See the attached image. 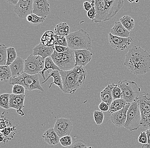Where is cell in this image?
Here are the masks:
<instances>
[{
    "label": "cell",
    "mask_w": 150,
    "mask_h": 148,
    "mask_svg": "<svg viewBox=\"0 0 150 148\" xmlns=\"http://www.w3.org/2000/svg\"><path fill=\"white\" fill-rule=\"evenodd\" d=\"M118 86L121 89L122 99L128 103H132L140 95V88L135 81L121 80Z\"/></svg>",
    "instance_id": "ba28073f"
},
{
    "label": "cell",
    "mask_w": 150,
    "mask_h": 148,
    "mask_svg": "<svg viewBox=\"0 0 150 148\" xmlns=\"http://www.w3.org/2000/svg\"><path fill=\"white\" fill-rule=\"evenodd\" d=\"M99 109L102 111H108L109 109V106L105 102H102L98 106Z\"/></svg>",
    "instance_id": "ee69618b"
},
{
    "label": "cell",
    "mask_w": 150,
    "mask_h": 148,
    "mask_svg": "<svg viewBox=\"0 0 150 148\" xmlns=\"http://www.w3.org/2000/svg\"><path fill=\"white\" fill-rule=\"evenodd\" d=\"M7 48L4 44L0 46V66L6 65L7 62Z\"/></svg>",
    "instance_id": "f1b7e54d"
},
{
    "label": "cell",
    "mask_w": 150,
    "mask_h": 148,
    "mask_svg": "<svg viewBox=\"0 0 150 148\" xmlns=\"http://www.w3.org/2000/svg\"><path fill=\"white\" fill-rule=\"evenodd\" d=\"M94 119L97 125H100L103 123L104 119V114L103 111L95 110L93 114Z\"/></svg>",
    "instance_id": "d6a6232c"
},
{
    "label": "cell",
    "mask_w": 150,
    "mask_h": 148,
    "mask_svg": "<svg viewBox=\"0 0 150 148\" xmlns=\"http://www.w3.org/2000/svg\"><path fill=\"white\" fill-rule=\"evenodd\" d=\"M24 62L23 58L18 57L10 65L12 77L19 76L24 73Z\"/></svg>",
    "instance_id": "ac0fdd59"
},
{
    "label": "cell",
    "mask_w": 150,
    "mask_h": 148,
    "mask_svg": "<svg viewBox=\"0 0 150 148\" xmlns=\"http://www.w3.org/2000/svg\"><path fill=\"white\" fill-rule=\"evenodd\" d=\"M45 60L41 56L31 54L25 60L24 73L31 75L40 73L45 68Z\"/></svg>",
    "instance_id": "30bf717a"
},
{
    "label": "cell",
    "mask_w": 150,
    "mask_h": 148,
    "mask_svg": "<svg viewBox=\"0 0 150 148\" xmlns=\"http://www.w3.org/2000/svg\"><path fill=\"white\" fill-rule=\"evenodd\" d=\"M92 7V6L91 5V4L89 2L86 1L84 3V8L86 11L88 12L91 9Z\"/></svg>",
    "instance_id": "f6af8a7d"
},
{
    "label": "cell",
    "mask_w": 150,
    "mask_h": 148,
    "mask_svg": "<svg viewBox=\"0 0 150 148\" xmlns=\"http://www.w3.org/2000/svg\"><path fill=\"white\" fill-rule=\"evenodd\" d=\"M120 21L123 26L129 31L132 30L134 28V21L130 16H124L120 19Z\"/></svg>",
    "instance_id": "83f0119b"
},
{
    "label": "cell",
    "mask_w": 150,
    "mask_h": 148,
    "mask_svg": "<svg viewBox=\"0 0 150 148\" xmlns=\"http://www.w3.org/2000/svg\"><path fill=\"white\" fill-rule=\"evenodd\" d=\"M129 2H130L132 3L133 2H134V1H129Z\"/></svg>",
    "instance_id": "816d5d0a"
},
{
    "label": "cell",
    "mask_w": 150,
    "mask_h": 148,
    "mask_svg": "<svg viewBox=\"0 0 150 148\" xmlns=\"http://www.w3.org/2000/svg\"><path fill=\"white\" fill-rule=\"evenodd\" d=\"M109 42L110 45L116 50L122 51L133 42V40L131 37L128 38H123L112 35V34H109Z\"/></svg>",
    "instance_id": "4fadbf2b"
},
{
    "label": "cell",
    "mask_w": 150,
    "mask_h": 148,
    "mask_svg": "<svg viewBox=\"0 0 150 148\" xmlns=\"http://www.w3.org/2000/svg\"><path fill=\"white\" fill-rule=\"evenodd\" d=\"M48 73L49 74V76L46 79V80H44V81L42 82V84H44V83L46 82L50 77H52L54 78V81L50 85L49 89H50L51 88L52 84H55L56 86H58L61 90L63 91V86L62 76H61L59 71H58V70H54V71H52L51 72H50L48 71Z\"/></svg>",
    "instance_id": "7402d4cb"
},
{
    "label": "cell",
    "mask_w": 150,
    "mask_h": 148,
    "mask_svg": "<svg viewBox=\"0 0 150 148\" xmlns=\"http://www.w3.org/2000/svg\"><path fill=\"white\" fill-rule=\"evenodd\" d=\"M66 38L68 47L73 50H91V39L90 35L83 29L70 33Z\"/></svg>",
    "instance_id": "277c9868"
},
{
    "label": "cell",
    "mask_w": 150,
    "mask_h": 148,
    "mask_svg": "<svg viewBox=\"0 0 150 148\" xmlns=\"http://www.w3.org/2000/svg\"><path fill=\"white\" fill-rule=\"evenodd\" d=\"M33 0H19L16 5L14 6V11L19 18H26L33 12Z\"/></svg>",
    "instance_id": "7c38bea8"
},
{
    "label": "cell",
    "mask_w": 150,
    "mask_h": 148,
    "mask_svg": "<svg viewBox=\"0 0 150 148\" xmlns=\"http://www.w3.org/2000/svg\"><path fill=\"white\" fill-rule=\"evenodd\" d=\"M115 85L116 84L114 83H112L108 85L100 93V97L102 102H105L107 104L109 107L113 101L112 91Z\"/></svg>",
    "instance_id": "44dd1931"
},
{
    "label": "cell",
    "mask_w": 150,
    "mask_h": 148,
    "mask_svg": "<svg viewBox=\"0 0 150 148\" xmlns=\"http://www.w3.org/2000/svg\"><path fill=\"white\" fill-rule=\"evenodd\" d=\"M135 101L140 107L141 127L143 129H150V93L141 94Z\"/></svg>",
    "instance_id": "9c48e42d"
},
{
    "label": "cell",
    "mask_w": 150,
    "mask_h": 148,
    "mask_svg": "<svg viewBox=\"0 0 150 148\" xmlns=\"http://www.w3.org/2000/svg\"><path fill=\"white\" fill-rule=\"evenodd\" d=\"M73 128V124L70 119L61 118L56 120L53 129L60 138L65 136L70 135Z\"/></svg>",
    "instance_id": "8fae6325"
},
{
    "label": "cell",
    "mask_w": 150,
    "mask_h": 148,
    "mask_svg": "<svg viewBox=\"0 0 150 148\" xmlns=\"http://www.w3.org/2000/svg\"><path fill=\"white\" fill-rule=\"evenodd\" d=\"M51 57L61 71H70L76 67L74 51L69 48L67 51L62 53H58L54 50Z\"/></svg>",
    "instance_id": "5b68a950"
},
{
    "label": "cell",
    "mask_w": 150,
    "mask_h": 148,
    "mask_svg": "<svg viewBox=\"0 0 150 148\" xmlns=\"http://www.w3.org/2000/svg\"><path fill=\"white\" fill-rule=\"evenodd\" d=\"M142 124V116L140 107L137 101L131 104L127 114V119L125 128L130 131L138 130Z\"/></svg>",
    "instance_id": "52a82bcc"
},
{
    "label": "cell",
    "mask_w": 150,
    "mask_h": 148,
    "mask_svg": "<svg viewBox=\"0 0 150 148\" xmlns=\"http://www.w3.org/2000/svg\"><path fill=\"white\" fill-rule=\"evenodd\" d=\"M131 104L127 103L121 110L111 114L110 120L117 127H124L127 119V114Z\"/></svg>",
    "instance_id": "9a60e30c"
},
{
    "label": "cell",
    "mask_w": 150,
    "mask_h": 148,
    "mask_svg": "<svg viewBox=\"0 0 150 148\" xmlns=\"http://www.w3.org/2000/svg\"><path fill=\"white\" fill-rule=\"evenodd\" d=\"M59 142L64 147H69L72 144V139L70 135L65 136L60 138Z\"/></svg>",
    "instance_id": "e575fe53"
},
{
    "label": "cell",
    "mask_w": 150,
    "mask_h": 148,
    "mask_svg": "<svg viewBox=\"0 0 150 148\" xmlns=\"http://www.w3.org/2000/svg\"><path fill=\"white\" fill-rule=\"evenodd\" d=\"M87 144L83 140H77L67 148H88Z\"/></svg>",
    "instance_id": "f35d334b"
},
{
    "label": "cell",
    "mask_w": 150,
    "mask_h": 148,
    "mask_svg": "<svg viewBox=\"0 0 150 148\" xmlns=\"http://www.w3.org/2000/svg\"><path fill=\"white\" fill-rule=\"evenodd\" d=\"M87 15L90 19L93 20L96 16V10L95 6H92L91 9L87 13Z\"/></svg>",
    "instance_id": "b9f144b4"
},
{
    "label": "cell",
    "mask_w": 150,
    "mask_h": 148,
    "mask_svg": "<svg viewBox=\"0 0 150 148\" xmlns=\"http://www.w3.org/2000/svg\"><path fill=\"white\" fill-rule=\"evenodd\" d=\"M54 46L48 47L43 45L42 42L37 45L33 49V53L35 56H40L45 59L48 57H51L54 53Z\"/></svg>",
    "instance_id": "e0dca14e"
},
{
    "label": "cell",
    "mask_w": 150,
    "mask_h": 148,
    "mask_svg": "<svg viewBox=\"0 0 150 148\" xmlns=\"http://www.w3.org/2000/svg\"><path fill=\"white\" fill-rule=\"evenodd\" d=\"M14 96L19 106L21 108V109H23V108L24 107V103L25 98V94L16 95V94H14Z\"/></svg>",
    "instance_id": "ab89813d"
},
{
    "label": "cell",
    "mask_w": 150,
    "mask_h": 148,
    "mask_svg": "<svg viewBox=\"0 0 150 148\" xmlns=\"http://www.w3.org/2000/svg\"><path fill=\"white\" fill-rule=\"evenodd\" d=\"M25 91V89L24 87L18 84L14 85L12 90L13 94H16V95L24 94Z\"/></svg>",
    "instance_id": "74e56055"
},
{
    "label": "cell",
    "mask_w": 150,
    "mask_h": 148,
    "mask_svg": "<svg viewBox=\"0 0 150 148\" xmlns=\"http://www.w3.org/2000/svg\"><path fill=\"white\" fill-rule=\"evenodd\" d=\"M63 91L65 93L74 94L86 81L87 72L84 67L76 66L70 71H61Z\"/></svg>",
    "instance_id": "7a4b0ae2"
},
{
    "label": "cell",
    "mask_w": 150,
    "mask_h": 148,
    "mask_svg": "<svg viewBox=\"0 0 150 148\" xmlns=\"http://www.w3.org/2000/svg\"><path fill=\"white\" fill-rule=\"evenodd\" d=\"M12 77V72L10 66L6 65L0 66V79L1 81L7 82Z\"/></svg>",
    "instance_id": "4316f807"
},
{
    "label": "cell",
    "mask_w": 150,
    "mask_h": 148,
    "mask_svg": "<svg viewBox=\"0 0 150 148\" xmlns=\"http://www.w3.org/2000/svg\"><path fill=\"white\" fill-rule=\"evenodd\" d=\"M76 64L75 66L84 67L91 60L93 53L90 50H75Z\"/></svg>",
    "instance_id": "2e32d148"
},
{
    "label": "cell",
    "mask_w": 150,
    "mask_h": 148,
    "mask_svg": "<svg viewBox=\"0 0 150 148\" xmlns=\"http://www.w3.org/2000/svg\"><path fill=\"white\" fill-rule=\"evenodd\" d=\"M54 31L55 34L66 37L70 34V28L67 23L61 22L57 24Z\"/></svg>",
    "instance_id": "d4e9b609"
},
{
    "label": "cell",
    "mask_w": 150,
    "mask_h": 148,
    "mask_svg": "<svg viewBox=\"0 0 150 148\" xmlns=\"http://www.w3.org/2000/svg\"><path fill=\"white\" fill-rule=\"evenodd\" d=\"M32 16H33L32 21L29 23L31 25L36 26L38 24H42L45 22V18L38 16L37 15L34 14H32Z\"/></svg>",
    "instance_id": "d590c367"
},
{
    "label": "cell",
    "mask_w": 150,
    "mask_h": 148,
    "mask_svg": "<svg viewBox=\"0 0 150 148\" xmlns=\"http://www.w3.org/2000/svg\"><path fill=\"white\" fill-rule=\"evenodd\" d=\"M128 103L123 99H117L113 100L109 107L108 112L112 114L114 112H117L121 110L126 106Z\"/></svg>",
    "instance_id": "603a6c76"
},
{
    "label": "cell",
    "mask_w": 150,
    "mask_h": 148,
    "mask_svg": "<svg viewBox=\"0 0 150 148\" xmlns=\"http://www.w3.org/2000/svg\"><path fill=\"white\" fill-rule=\"evenodd\" d=\"M50 13L49 2L47 0H34L33 13L46 18Z\"/></svg>",
    "instance_id": "5bb4252c"
},
{
    "label": "cell",
    "mask_w": 150,
    "mask_h": 148,
    "mask_svg": "<svg viewBox=\"0 0 150 148\" xmlns=\"http://www.w3.org/2000/svg\"><path fill=\"white\" fill-rule=\"evenodd\" d=\"M17 112L20 115H21V116H23L24 115V114L23 113V110L22 109H19V110H16Z\"/></svg>",
    "instance_id": "681fc988"
},
{
    "label": "cell",
    "mask_w": 150,
    "mask_h": 148,
    "mask_svg": "<svg viewBox=\"0 0 150 148\" xmlns=\"http://www.w3.org/2000/svg\"><path fill=\"white\" fill-rule=\"evenodd\" d=\"M43 138L47 143L51 146L57 145L59 142L60 137L53 128L46 130L43 134Z\"/></svg>",
    "instance_id": "d6986e66"
},
{
    "label": "cell",
    "mask_w": 150,
    "mask_h": 148,
    "mask_svg": "<svg viewBox=\"0 0 150 148\" xmlns=\"http://www.w3.org/2000/svg\"><path fill=\"white\" fill-rule=\"evenodd\" d=\"M19 1V0H9V1H6L9 3V4L11 5L15 6L18 3Z\"/></svg>",
    "instance_id": "bcb514c9"
},
{
    "label": "cell",
    "mask_w": 150,
    "mask_h": 148,
    "mask_svg": "<svg viewBox=\"0 0 150 148\" xmlns=\"http://www.w3.org/2000/svg\"><path fill=\"white\" fill-rule=\"evenodd\" d=\"M112 95L113 100L122 99L121 89L118 86V85H115L114 88L112 89Z\"/></svg>",
    "instance_id": "836d02e7"
},
{
    "label": "cell",
    "mask_w": 150,
    "mask_h": 148,
    "mask_svg": "<svg viewBox=\"0 0 150 148\" xmlns=\"http://www.w3.org/2000/svg\"><path fill=\"white\" fill-rule=\"evenodd\" d=\"M17 54L15 48L9 47L7 48V62L6 65L10 66L17 58Z\"/></svg>",
    "instance_id": "f546056e"
},
{
    "label": "cell",
    "mask_w": 150,
    "mask_h": 148,
    "mask_svg": "<svg viewBox=\"0 0 150 148\" xmlns=\"http://www.w3.org/2000/svg\"><path fill=\"white\" fill-rule=\"evenodd\" d=\"M145 132L148 137V144H150V129H148Z\"/></svg>",
    "instance_id": "7dc6e473"
},
{
    "label": "cell",
    "mask_w": 150,
    "mask_h": 148,
    "mask_svg": "<svg viewBox=\"0 0 150 148\" xmlns=\"http://www.w3.org/2000/svg\"><path fill=\"white\" fill-rule=\"evenodd\" d=\"M55 45L62 46L68 47L66 37L61 35L55 34Z\"/></svg>",
    "instance_id": "1f68e13d"
},
{
    "label": "cell",
    "mask_w": 150,
    "mask_h": 148,
    "mask_svg": "<svg viewBox=\"0 0 150 148\" xmlns=\"http://www.w3.org/2000/svg\"><path fill=\"white\" fill-rule=\"evenodd\" d=\"M26 19H27V21H28L29 23L31 22L33 20V16H32V14H31L28 15V16L27 17V18H26Z\"/></svg>",
    "instance_id": "c3c4849f"
},
{
    "label": "cell",
    "mask_w": 150,
    "mask_h": 148,
    "mask_svg": "<svg viewBox=\"0 0 150 148\" xmlns=\"http://www.w3.org/2000/svg\"><path fill=\"white\" fill-rule=\"evenodd\" d=\"M124 65L134 74H145L150 71V54L143 48L134 46L125 55Z\"/></svg>",
    "instance_id": "6da1fadb"
},
{
    "label": "cell",
    "mask_w": 150,
    "mask_h": 148,
    "mask_svg": "<svg viewBox=\"0 0 150 148\" xmlns=\"http://www.w3.org/2000/svg\"><path fill=\"white\" fill-rule=\"evenodd\" d=\"M111 33L114 36L123 38H128L130 36V31L127 30L120 21L115 22L114 26L111 30Z\"/></svg>",
    "instance_id": "ffe728a7"
},
{
    "label": "cell",
    "mask_w": 150,
    "mask_h": 148,
    "mask_svg": "<svg viewBox=\"0 0 150 148\" xmlns=\"http://www.w3.org/2000/svg\"><path fill=\"white\" fill-rule=\"evenodd\" d=\"M138 141L142 144H148V137L145 132H141L140 135L138 138Z\"/></svg>",
    "instance_id": "60d3db41"
},
{
    "label": "cell",
    "mask_w": 150,
    "mask_h": 148,
    "mask_svg": "<svg viewBox=\"0 0 150 148\" xmlns=\"http://www.w3.org/2000/svg\"><path fill=\"white\" fill-rule=\"evenodd\" d=\"M9 108H13L16 110L21 109L15 99L14 94L13 93L10 94V96H9Z\"/></svg>",
    "instance_id": "8d00e7d4"
},
{
    "label": "cell",
    "mask_w": 150,
    "mask_h": 148,
    "mask_svg": "<svg viewBox=\"0 0 150 148\" xmlns=\"http://www.w3.org/2000/svg\"><path fill=\"white\" fill-rule=\"evenodd\" d=\"M9 84L13 86L16 84L21 85L25 90L29 91L38 90L42 92L45 91L40 85L38 74L31 75L24 73L18 77L11 78L9 80Z\"/></svg>",
    "instance_id": "8992f818"
},
{
    "label": "cell",
    "mask_w": 150,
    "mask_h": 148,
    "mask_svg": "<svg viewBox=\"0 0 150 148\" xmlns=\"http://www.w3.org/2000/svg\"><path fill=\"white\" fill-rule=\"evenodd\" d=\"M124 3L123 0L95 1L96 16L92 21L99 23L112 19L121 9Z\"/></svg>",
    "instance_id": "3957f363"
},
{
    "label": "cell",
    "mask_w": 150,
    "mask_h": 148,
    "mask_svg": "<svg viewBox=\"0 0 150 148\" xmlns=\"http://www.w3.org/2000/svg\"><path fill=\"white\" fill-rule=\"evenodd\" d=\"M49 69H52V71L58 70L59 72L61 71L59 67L55 64L51 57H48L46 58L45 60V68L42 72L39 73L43 77V79L45 80L46 79L45 78V72L47 71Z\"/></svg>",
    "instance_id": "484cf974"
},
{
    "label": "cell",
    "mask_w": 150,
    "mask_h": 148,
    "mask_svg": "<svg viewBox=\"0 0 150 148\" xmlns=\"http://www.w3.org/2000/svg\"><path fill=\"white\" fill-rule=\"evenodd\" d=\"M9 93H5L1 94L0 96V106L5 109H9Z\"/></svg>",
    "instance_id": "4dcf8cb0"
},
{
    "label": "cell",
    "mask_w": 150,
    "mask_h": 148,
    "mask_svg": "<svg viewBox=\"0 0 150 148\" xmlns=\"http://www.w3.org/2000/svg\"><path fill=\"white\" fill-rule=\"evenodd\" d=\"M142 148H149L148 147V144H143Z\"/></svg>",
    "instance_id": "f907efd6"
},
{
    "label": "cell",
    "mask_w": 150,
    "mask_h": 148,
    "mask_svg": "<svg viewBox=\"0 0 150 148\" xmlns=\"http://www.w3.org/2000/svg\"><path fill=\"white\" fill-rule=\"evenodd\" d=\"M88 148H93V147H88Z\"/></svg>",
    "instance_id": "f5cc1de1"
},
{
    "label": "cell",
    "mask_w": 150,
    "mask_h": 148,
    "mask_svg": "<svg viewBox=\"0 0 150 148\" xmlns=\"http://www.w3.org/2000/svg\"><path fill=\"white\" fill-rule=\"evenodd\" d=\"M55 34L52 31L46 32L42 35L41 39V42L48 47L55 45Z\"/></svg>",
    "instance_id": "cb8c5ba5"
},
{
    "label": "cell",
    "mask_w": 150,
    "mask_h": 148,
    "mask_svg": "<svg viewBox=\"0 0 150 148\" xmlns=\"http://www.w3.org/2000/svg\"><path fill=\"white\" fill-rule=\"evenodd\" d=\"M68 47L62 46L54 45V49L56 52L59 53H64L68 50Z\"/></svg>",
    "instance_id": "7bdbcfd3"
}]
</instances>
